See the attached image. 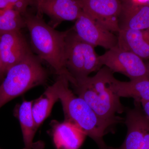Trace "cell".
Listing matches in <instances>:
<instances>
[{
	"label": "cell",
	"mask_w": 149,
	"mask_h": 149,
	"mask_svg": "<svg viewBox=\"0 0 149 149\" xmlns=\"http://www.w3.org/2000/svg\"><path fill=\"white\" fill-rule=\"evenodd\" d=\"M115 79L113 72L104 66L93 77L88 76L78 80L73 86L77 96L84 100L111 128L123 120L117 114H121L126 109L115 91Z\"/></svg>",
	"instance_id": "cell-1"
},
{
	"label": "cell",
	"mask_w": 149,
	"mask_h": 149,
	"mask_svg": "<svg viewBox=\"0 0 149 149\" xmlns=\"http://www.w3.org/2000/svg\"><path fill=\"white\" fill-rule=\"evenodd\" d=\"M23 15L32 47L38 57L49 65L58 76H65L72 85H75L76 81L65 66V37L68 30L57 31L46 23L42 17L28 11Z\"/></svg>",
	"instance_id": "cell-2"
},
{
	"label": "cell",
	"mask_w": 149,
	"mask_h": 149,
	"mask_svg": "<svg viewBox=\"0 0 149 149\" xmlns=\"http://www.w3.org/2000/svg\"><path fill=\"white\" fill-rule=\"evenodd\" d=\"M54 83L62 105L65 120L74 124L91 138L99 149H109L103 138L111 127L96 114L84 100L75 95L70 89L67 77L59 75Z\"/></svg>",
	"instance_id": "cell-3"
},
{
	"label": "cell",
	"mask_w": 149,
	"mask_h": 149,
	"mask_svg": "<svg viewBox=\"0 0 149 149\" xmlns=\"http://www.w3.org/2000/svg\"><path fill=\"white\" fill-rule=\"evenodd\" d=\"M42 62L32 52L8 70L0 84V108L32 88L47 82L48 72Z\"/></svg>",
	"instance_id": "cell-4"
},
{
	"label": "cell",
	"mask_w": 149,
	"mask_h": 149,
	"mask_svg": "<svg viewBox=\"0 0 149 149\" xmlns=\"http://www.w3.org/2000/svg\"><path fill=\"white\" fill-rule=\"evenodd\" d=\"M95 48L81 40L73 28L68 29L65 37V66L76 84L78 80L88 77L102 67Z\"/></svg>",
	"instance_id": "cell-5"
},
{
	"label": "cell",
	"mask_w": 149,
	"mask_h": 149,
	"mask_svg": "<svg viewBox=\"0 0 149 149\" xmlns=\"http://www.w3.org/2000/svg\"><path fill=\"white\" fill-rule=\"evenodd\" d=\"M102 66L108 68L113 72L124 74L130 80L149 77L143 60L130 51L123 49L116 46L99 56Z\"/></svg>",
	"instance_id": "cell-6"
},
{
	"label": "cell",
	"mask_w": 149,
	"mask_h": 149,
	"mask_svg": "<svg viewBox=\"0 0 149 149\" xmlns=\"http://www.w3.org/2000/svg\"><path fill=\"white\" fill-rule=\"evenodd\" d=\"M125 123L127 133L119 148L109 149H149V119L144 113L141 103L134 101L133 109H126Z\"/></svg>",
	"instance_id": "cell-7"
},
{
	"label": "cell",
	"mask_w": 149,
	"mask_h": 149,
	"mask_svg": "<svg viewBox=\"0 0 149 149\" xmlns=\"http://www.w3.org/2000/svg\"><path fill=\"white\" fill-rule=\"evenodd\" d=\"M72 28L81 40L94 47L99 46L109 50L118 45L117 36L83 11Z\"/></svg>",
	"instance_id": "cell-8"
},
{
	"label": "cell",
	"mask_w": 149,
	"mask_h": 149,
	"mask_svg": "<svg viewBox=\"0 0 149 149\" xmlns=\"http://www.w3.org/2000/svg\"><path fill=\"white\" fill-rule=\"evenodd\" d=\"M83 12L109 31L118 33L120 0H76Z\"/></svg>",
	"instance_id": "cell-9"
},
{
	"label": "cell",
	"mask_w": 149,
	"mask_h": 149,
	"mask_svg": "<svg viewBox=\"0 0 149 149\" xmlns=\"http://www.w3.org/2000/svg\"><path fill=\"white\" fill-rule=\"evenodd\" d=\"M32 52L21 31L0 32V57L6 73Z\"/></svg>",
	"instance_id": "cell-10"
},
{
	"label": "cell",
	"mask_w": 149,
	"mask_h": 149,
	"mask_svg": "<svg viewBox=\"0 0 149 149\" xmlns=\"http://www.w3.org/2000/svg\"><path fill=\"white\" fill-rule=\"evenodd\" d=\"M83 12L76 0H44L40 14L47 15L50 19L51 26L55 28L63 21H76Z\"/></svg>",
	"instance_id": "cell-11"
},
{
	"label": "cell",
	"mask_w": 149,
	"mask_h": 149,
	"mask_svg": "<svg viewBox=\"0 0 149 149\" xmlns=\"http://www.w3.org/2000/svg\"><path fill=\"white\" fill-rule=\"evenodd\" d=\"M118 25L120 30L149 29V5L125 0L122 3Z\"/></svg>",
	"instance_id": "cell-12"
},
{
	"label": "cell",
	"mask_w": 149,
	"mask_h": 149,
	"mask_svg": "<svg viewBox=\"0 0 149 149\" xmlns=\"http://www.w3.org/2000/svg\"><path fill=\"white\" fill-rule=\"evenodd\" d=\"M118 46L143 59H149V29L120 30L118 33Z\"/></svg>",
	"instance_id": "cell-13"
},
{
	"label": "cell",
	"mask_w": 149,
	"mask_h": 149,
	"mask_svg": "<svg viewBox=\"0 0 149 149\" xmlns=\"http://www.w3.org/2000/svg\"><path fill=\"white\" fill-rule=\"evenodd\" d=\"M54 123L53 137L57 149H78L81 147L87 136L77 126L66 120Z\"/></svg>",
	"instance_id": "cell-14"
},
{
	"label": "cell",
	"mask_w": 149,
	"mask_h": 149,
	"mask_svg": "<svg viewBox=\"0 0 149 149\" xmlns=\"http://www.w3.org/2000/svg\"><path fill=\"white\" fill-rule=\"evenodd\" d=\"M113 87L120 97L132 98L135 101L139 102L149 101V77L130 80L128 82L115 79Z\"/></svg>",
	"instance_id": "cell-15"
},
{
	"label": "cell",
	"mask_w": 149,
	"mask_h": 149,
	"mask_svg": "<svg viewBox=\"0 0 149 149\" xmlns=\"http://www.w3.org/2000/svg\"><path fill=\"white\" fill-rule=\"evenodd\" d=\"M33 102L24 100L15 112L21 126L24 145L23 149H32L33 139L37 130L32 112Z\"/></svg>",
	"instance_id": "cell-16"
},
{
	"label": "cell",
	"mask_w": 149,
	"mask_h": 149,
	"mask_svg": "<svg viewBox=\"0 0 149 149\" xmlns=\"http://www.w3.org/2000/svg\"><path fill=\"white\" fill-rule=\"evenodd\" d=\"M58 100L54 83L47 88L40 97L33 101L32 112L37 129L50 114L54 104Z\"/></svg>",
	"instance_id": "cell-17"
},
{
	"label": "cell",
	"mask_w": 149,
	"mask_h": 149,
	"mask_svg": "<svg viewBox=\"0 0 149 149\" xmlns=\"http://www.w3.org/2000/svg\"><path fill=\"white\" fill-rule=\"evenodd\" d=\"M26 27L23 15L13 8L0 9V32L21 31Z\"/></svg>",
	"instance_id": "cell-18"
},
{
	"label": "cell",
	"mask_w": 149,
	"mask_h": 149,
	"mask_svg": "<svg viewBox=\"0 0 149 149\" xmlns=\"http://www.w3.org/2000/svg\"><path fill=\"white\" fill-rule=\"evenodd\" d=\"M36 6V0H0V9L13 8L24 15L27 11L28 7Z\"/></svg>",
	"instance_id": "cell-19"
},
{
	"label": "cell",
	"mask_w": 149,
	"mask_h": 149,
	"mask_svg": "<svg viewBox=\"0 0 149 149\" xmlns=\"http://www.w3.org/2000/svg\"><path fill=\"white\" fill-rule=\"evenodd\" d=\"M140 103L144 113L149 119V101H143Z\"/></svg>",
	"instance_id": "cell-20"
},
{
	"label": "cell",
	"mask_w": 149,
	"mask_h": 149,
	"mask_svg": "<svg viewBox=\"0 0 149 149\" xmlns=\"http://www.w3.org/2000/svg\"><path fill=\"white\" fill-rule=\"evenodd\" d=\"M6 74V72L5 71L4 68L3 66L0 57V84L3 80L4 78L5 77Z\"/></svg>",
	"instance_id": "cell-21"
},
{
	"label": "cell",
	"mask_w": 149,
	"mask_h": 149,
	"mask_svg": "<svg viewBox=\"0 0 149 149\" xmlns=\"http://www.w3.org/2000/svg\"><path fill=\"white\" fill-rule=\"evenodd\" d=\"M45 144L42 141H37L36 143H34L32 146V149H44Z\"/></svg>",
	"instance_id": "cell-22"
},
{
	"label": "cell",
	"mask_w": 149,
	"mask_h": 149,
	"mask_svg": "<svg viewBox=\"0 0 149 149\" xmlns=\"http://www.w3.org/2000/svg\"><path fill=\"white\" fill-rule=\"evenodd\" d=\"M36 1H37V15L40 17H42L40 14V8L44 0H36Z\"/></svg>",
	"instance_id": "cell-23"
},
{
	"label": "cell",
	"mask_w": 149,
	"mask_h": 149,
	"mask_svg": "<svg viewBox=\"0 0 149 149\" xmlns=\"http://www.w3.org/2000/svg\"><path fill=\"white\" fill-rule=\"evenodd\" d=\"M133 2L138 3L146 4L149 5V0H129Z\"/></svg>",
	"instance_id": "cell-24"
},
{
	"label": "cell",
	"mask_w": 149,
	"mask_h": 149,
	"mask_svg": "<svg viewBox=\"0 0 149 149\" xmlns=\"http://www.w3.org/2000/svg\"><path fill=\"white\" fill-rule=\"evenodd\" d=\"M145 63H146V65L147 68V69H148V71L149 73V61L146 62Z\"/></svg>",
	"instance_id": "cell-25"
}]
</instances>
